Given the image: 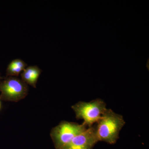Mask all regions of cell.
<instances>
[{"label":"cell","mask_w":149,"mask_h":149,"mask_svg":"<svg viewBox=\"0 0 149 149\" xmlns=\"http://www.w3.org/2000/svg\"><path fill=\"white\" fill-rule=\"evenodd\" d=\"M98 142L95 124L75 136L61 149H93Z\"/></svg>","instance_id":"obj_5"},{"label":"cell","mask_w":149,"mask_h":149,"mask_svg":"<svg viewBox=\"0 0 149 149\" xmlns=\"http://www.w3.org/2000/svg\"><path fill=\"white\" fill-rule=\"evenodd\" d=\"M88 128L83 123L62 121L51 130L50 136L56 149H61L71 141L75 136Z\"/></svg>","instance_id":"obj_3"},{"label":"cell","mask_w":149,"mask_h":149,"mask_svg":"<svg viewBox=\"0 0 149 149\" xmlns=\"http://www.w3.org/2000/svg\"><path fill=\"white\" fill-rule=\"evenodd\" d=\"M125 124V120L121 115L107 109L95 123L99 142L103 141L110 144L115 143L119 138L120 130Z\"/></svg>","instance_id":"obj_1"},{"label":"cell","mask_w":149,"mask_h":149,"mask_svg":"<svg viewBox=\"0 0 149 149\" xmlns=\"http://www.w3.org/2000/svg\"><path fill=\"white\" fill-rule=\"evenodd\" d=\"M29 87L17 77H6L0 80V100L18 102L28 95Z\"/></svg>","instance_id":"obj_4"},{"label":"cell","mask_w":149,"mask_h":149,"mask_svg":"<svg viewBox=\"0 0 149 149\" xmlns=\"http://www.w3.org/2000/svg\"><path fill=\"white\" fill-rule=\"evenodd\" d=\"M2 108V103L1 102V100H0V111L1 109Z\"/></svg>","instance_id":"obj_8"},{"label":"cell","mask_w":149,"mask_h":149,"mask_svg":"<svg viewBox=\"0 0 149 149\" xmlns=\"http://www.w3.org/2000/svg\"><path fill=\"white\" fill-rule=\"evenodd\" d=\"M3 77L2 76H1V72H0V80H2V79H3Z\"/></svg>","instance_id":"obj_9"},{"label":"cell","mask_w":149,"mask_h":149,"mask_svg":"<svg viewBox=\"0 0 149 149\" xmlns=\"http://www.w3.org/2000/svg\"><path fill=\"white\" fill-rule=\"evenodd\" d=\"M76 119H83L88 128L95 124L106 110V104L101 99L90 102H79L71 107Z\"/></svg>","instance_id":"obj_2"},{"label":"cell","mask_w":149,"mask_h":149,"mask_svg":"<svg viewBox=\"0 0 149 149\" xmlns=\"http://www.w3.org/2000/svg\"><path fill=\"white\" fill-rule=\"evenodd\" d=\"M42 72V70L37 65L27 66L21 72V80L27 85L36 88L37 81Z\"/></svg>","instance_id":"obj_6"},{"label":"cell","mask_w":149,"mask_h":149,"mask_svg":"<svg viewBox=\"0 0 149 149\" xmlns=\"http://www.w3.org/2000/svg\"><path fill=\"white\" fill-rule=\"evenodd\" d=\"M27 67V63L21 59H14L8 65L6 70V77H17Z\"/></svg>","instance_id":"obj_7"}]
</instances>
